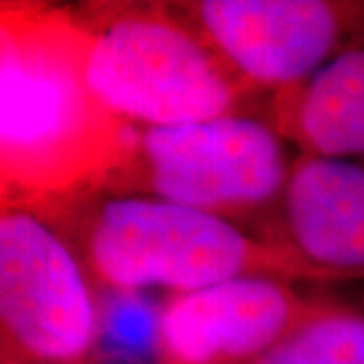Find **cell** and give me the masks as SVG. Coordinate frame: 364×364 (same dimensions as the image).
Returning a JSON list of instances; mask_svg holds the SVG:
<instances>
[{"instance_id": "obj_9", "label": "cell", "mask_w": 364, "mask_h": 364, "mask_svg": "<svg viewBox=\"0 0 364 364\" xmlns=\"http://www.w3.org/2000/svg\"><path fill=\"white\" fill-rule=\"evenodd\" d=\"M267 117L298 152L364 160V45L273 95Z\"/></svg>"}, {"instance_id": "obj_3", "label": "cell", "mask_w": 364, "mask_h": 364, "mask_svg": "<svg viewBox=\"0 0 364 364\" xmlns=\"http://www.w3.org/2000/svg\"><path fill=\"white\" fill-rule=\"evenodd\" d=\"M83 75L107 112L132 126H174L229 114H265L174 2L71 4Z\"/></svg>"}, {"instance_id": "obj_6", "label": "cell", "mask_w": 364, "mask_h": 364, "mask_svg": "<svg viewBox=\"0 0 364 364\" xmlns=\"http://www.w3.org/2000/svg\"><path fill=\"white\" fill-rule=\"evenodd\" d=\"M249 90H296L364 45V0H172Z\"/></svg>"}, {"instance_id": "obj_10", "label": "cell", "mask_w": 364, "mask_h": 364, "mask_svg": "<svg viewBox=\"0 0 364 364\" xmlns=\"http://www.w3.org/2000/svg\"><path fill=\"white\" fill-rule=\"evenodd\" d=\"M255 364H364V308L316 296L310 310Z\"/></svg>"}, {"instance_id": "obj_7", "label": "cell", "mask_w": 364, "mask_h": 364, "mask_svg": "<svg viewBox=\"0 0 364 364\" xmlns=\"http://www.w3.org/2000/svg\"><path fill=\"white\" fill-rule=\"evenodd\" d=\"M312 299L269 277L170 296L158 310L156 364H255Z\"/></svg>"}, {"instance_id": "obj_4", "label": "cell", "mask_w": 364, "mask_h": 364, "mask_svg": "<svg viewBox=\"0 0 364 364\" xmlns=\"http://www.w3.org/2000/svg\"><path fill=\"white\" fill-rule=\"evenodd\" d=\"M287 146L265 114L134 126L95 193L195 208L277 243L279 205L294 162Z\"/></svg>"}, {"instance_id": "obj_5", "label": "cell", "mask_w": 364, "mask_h": 364, "mask_svg": "<svg viewBox=\"0 0 364 364\" xmlns=\"http://www.w3.org/2000/svg\"><path fill=\"white\" fill-rule=\"evenodd\" d=\"M102 296L59 231L0 210V364H97Z\"/></svg>"}, {"instance_id": "obj_1", "label": "cell", "mask_w": 364, "mask_h": 364, "mask_svg": "<svg viewBox=\"0 0 364 364\" xmlns=\"http://www.w3.org/2000/svg\"><path fill=\"white\" fill-rule=\"evenodd\" d=\"M132 130L87 85L71 4L0 2V210L95 193Z\"/></svg>"}, {"instance_id": "obj_8", "label": "cell", "mask_w": 364, "mask_h": 364, "mask_svg": "<svg viewBox=\"0 0 364 364\" xmlns=\"http://www.w3.org/2000/svg\"><path fill=\"white\" fill-rule=\"evenodd\" d=\"M277 243L336 282L364 279V160L298 152L279 205Z\"/></svg>"}, {"instance_id": "obj_2", "label": "cell", "mask_w": 364, "mask_h": 364, "mask_svg": "<svg viewBox=\"0 0 364 364\" xmlns=\"http://www.w3.org/2000/svg\"><path fill=\"white\" fill-rule=\"evenodd\" d=\"M31 213L51 223L105 294L176 296L249 277L338 284L287 245L158 198L81 193Z\"/></svg>"}]
</instances>
